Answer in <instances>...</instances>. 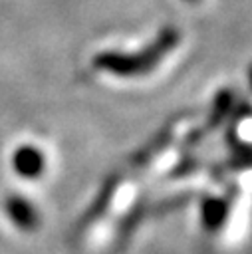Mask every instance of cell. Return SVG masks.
Wrapping results in <instances>:
<instances>
[]
</instances>
